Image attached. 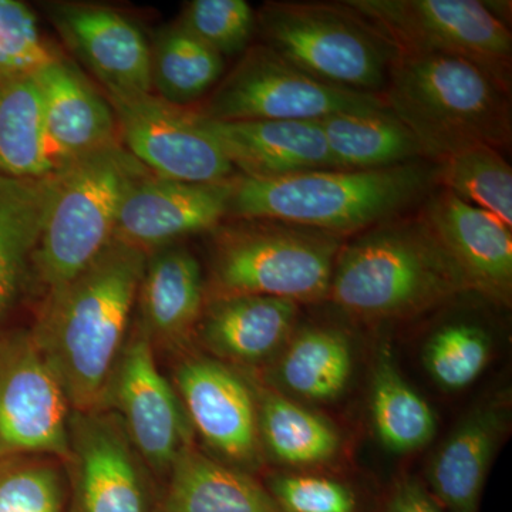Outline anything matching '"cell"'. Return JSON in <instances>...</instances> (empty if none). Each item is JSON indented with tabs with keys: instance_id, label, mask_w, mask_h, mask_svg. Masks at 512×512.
Returning <instances> with one entry per match:
<instances>
[{
	"instance_id": "30",
	"label": "cell",
	"mask_w": 512,
	"mask_h": 512,
	"mask_svg": "<svg viewBox=\"0 0 512 512\" xmlns=\"http://www.w3.org/2000/svg\"><path fill=\"white\" fill-rule=\"evenodd\" d=\"M224 72V57L183 26L165 29L151 52V86L161 99L183 107L201 99Z\"/></svg>"
},
{
	"instance_id": "6",
	"label": "cell",
	"mask_w": 512,
	"mask_h": 512,
	"mask_svg": "<svg viewBox=\"0 0 512 512\" xmlns=\"http://www.w3.org/2000/svg\"><path fill=\"white\" fill-rule=\"evenodd\" d=\"M215 229L208 299L259 295L298 303L328 299L342 237L276 220Z\"/></svg>"
},
{
	"instance_id": "20",
	"label": "cell",
	"mask_w": 512,
	"mask_h": 512,
	"mask_svg": "<svg viewBox=\"0 0 512 512\" xmlns=\"http://www.w3.org/2000/svg\"><path fill=\"white\" fill-rule=\"evenodd\" d=\"M299 305L272 296L208 299L195 339L211 357L234 367L274 359L295 332Z\"/></svg>"
},
{
	"instance_id": "7",
	"label": "cell",
	"mask_w": 512,
	"mask_h": 512,
	"mask_svg": "<svg viewBox=\"0 0 512 512\" xmlns=\"http://www.w3.org/2000/svg\"><path fill=\"white\" fill-rule=\"evenodd\" d=\"M265 46L320 82L379 94L396 47L342 3L269 2L259 12Z\"/></svg>"
},
{
	"instance_id": "27",
	"label": "cell",
	"mask_w": 512,
	"mask_h": 512,
	"mask_svg": "<svg viewBox=\"0 0 512 512\" xmlns=\"http://www.w3.org/2000/svg\"><path fill=\"white\" fill-rule=\"evenodd\" d=\"M318 123L336 170H384L424 157L409 128L387 106L333 114Z\"/></svg>"
},
{
	"instance_id": "1",
	"label": "cell",
	"mask_w": 512,
	"mask_h": 512,
	"mask_svg": "<svg viewBox=\"0 0 512 512\" xmlns=\"http://www.w3.org/2000/svg\"><path fill=\"white\" fill-rule=\"evenodd\" d=\"M147 256L113 239L79 275L47 292L30 330L59 376L73 412L103 409L128 339Z\"/></svg>"
},
{
	"instance_id": "4",
	"label": "cell",
	"mask_w": 512,
	"mask_h": 512,
	"mask_svg": "<svg viewBox=\"0 0 512 512\" xmlns=\"http://www.w3.org/2000/svg\"><path fill=\"white\" fill-rule=\"evenodd\" d=\"M510 93L467 60L397 53L382 97L423 156L440 164L466 148L510 146Z\"/></svg>"
},
{
	"instance_id": "9",
	"label": "cell",
	"mask_w": 512,
	"mask_h": 512,
	"mask_svg": "<svg viewBox=\"0 0 512 512\" xmlns=\"http://www.w3.org/2000/svg\"><path fill=\"white\" fill-rule=\"evenodd\" d=\"M386 107L379 94L320 82L265 45L252 47L198 116L214 121H319L333 114Z\"/></svg>"
},
{
	"instance_id": "25",
	"label": "cell",
	"mask_w": 512,
	"mask_h": 512,
	"mask_svg": "<svg viewBox=\"0 0 512 512\" xmlns=\"http://www.w3.org/2000/svg\"><path fill=\"white\" fill-rule=\"evenodd\" d=\"M274 360V389L305 402H336L352 380V345L338 329L296 330Z\"/></svg>"
},
{
	"instance_id": "5",
	"label": "cell",
	"mask_w": 512,
	"mask_h": 512,
	"mask_svg": "<svg viewBox=\"0 0 512 512\" xmlns=\"http://www.w3.org/2000/svg\"><path fill=\"white\" fill-rule=\"evenodd\" d=\"M151 173L114 143L60 164L33 254L32 271L47 292L79 275L114 237L127 191Z\"/></svg>"
},
{
	"instance_id": "2",
	"label": "cell",
	"mask_w": 512,
	"mask_h": 512,
	"mask_svg": "<svg viewBox=\"0 0 512 512\" xmlns=\"http://www.w3.org/2000/svg\"><path fill=\"white\" fill-rule=\"evenodd\" d=\"M437 167L421 161L384 170H316L232 180L228 217L276 220L345 237L396 220L429 194Z\"/></svg>"
},
{
	"instance_id": "23",
	"label": "cell",
	"mask_w": 512,
	"mask_h": 512,
	"mask_svg": "<svg viewBox=\"0 0 512 512\" xmlns=\"http://www.w3.org/2000/svg\"><path fill=\"white\" fill-rule=\"evenodd\" d=\"M161 512H282L251 473L215 460L194 444L174 461Z\"/></svg>"
},
{
	"instance_id": "22",
	"label": "cell",
	"mask_w": 512,
	"mask_h": 512,
	"mask_svg": "<svg viewBox=\"0 0 512 512\" xmlns=\"http://www.w3.org/2000/svg\"><path fill=\"white\" fill-rule=\"evenodd\" d=\"M57 164L116 143V117L82 74L57 59L35 74Z\"/></svg>"
},
{
	"instance_id": "8",
	"label": "cell",
	"mask_w": 512,
	"mask_h": 512,
	"mask_svg": "<svg viewBox=\"0 0 512 512\" xmlns=\"http://www.w3.org/2000/svg\"><path fill=\"white\" fill-rule=\"evenodd\" d=\"M397 53L458 57L511 89L512 36L477 0H346Z\"/></svg>"
},
{
	"instance_id": "26",
	"label": "cell",
	"mask_w": 512,
	"mask_h": 512,
	"mask_svg": "<svg viewBox=\"0 0 512 512\" xmlns=\"http://www.w3.org/2000/svg\"><path fill=\"white\" fill-rule=\"evenodd\" d=\"M52 174L43 178L0 175V323L32 271L33 254L52 195Z\"/></svg>"
},
{
	"instance_id": "10",
	"label": "cell",
	"mask_w": 512,
	"mask_h": 512,
	"mask_svg": "<svg viewBox=\"0 0 512 512\" xmlns=\"http://www.w3.org/2000/svg\"><path fill=\"white\" fill-rule=\"evenodd\" d=\"M70 406L32 330L0 336V458L69 454Z\"/></svg>"
},
{
	"instance_id": "34",
	"label": "cell",
	"mask_w": 512,
	"mask_h": 512,
	"mask_svg": "<svg viewBox=\"0 0 512 512\" xmlns=\"http://www.w3.org/2000/svg\"><path fill=\"white\" fill-rule=\"evenodd\" d=\"M256 18L245 0H194L180 25L221 57L247 49Z\"/></svg>"
},
{
	"instance_id": "28",
	"label": "cell",
	"mask_w": 512,
	"mask_h": 512,
	"mask_svg": "<svg viewBox=\"0 0 512 512\" xmlns=\"http://www.w3.org/2000/svg\"><path fill=\"white\" fill-rule=\"evenodd\" d=\"M369 406L377 439L392 453H414L436 436V413L403 376L389 343L376 350Z\"/></svg>"
},
{
	"instance_id": "24",
	"label": "cell",
	"mask_w": 512,
	"mask_h": 512,
	"mask_svg": "<svg viewBox=\"0 0 512 512\" xmlns=\"http://www.w3.org/2000/svg\"><path fill=\"white\" fill-rule=\"evenodd\" d=\"M249 382L255 393L264 454L298 471L325 467L339 456L342 437L328 419L254 377Z\"/></svg>"
},
{
	"instance_id": "33",
	"label": "cell",
	"mask_w": 512,
	"mask_h": 512,
	"mask_svg": "<svg viewBox=\"0 0 512 512\" xmlns=\"http://www.w3.org/2000/svg\"><path fill=\"white\" fill-rule=\"evenodd\" d=\"M491 353L493 342L483 328L471 323H448L427 340L423 362L437 386L458 392L483 375Z\"/></svg>"
},
{
	"instance_id": "31",
	"label": "cell",
	"mask_w": 512,
	"mask_h": 512,
	"mask_svg": "<svg viewBox=\"0 0 512 512\" xmlns=\"http://www.w3.org/2000/svg\"><path fill=\"white\" fill-rule=\"evenodd\" d=\"M439 181L443 190L512 227V170L497 148L458 151L439 164Z\"/></svg>"
},
{
	"instance_id": "29",
	"label": "cell",
	"mask_w": 512,
	"mask_h": 512,
	"mask_svg": "<svg viewBox=\"0 0 512 512\" xmlns=\"http://www.w3.org/2000/svg\"><path fill=\"white\" fill-rule=\"evenodd\" d=\"M59 168L35 76H0V175L43 178Z\"/></svg>"
},
{
	"instance_id": "14",
	"label": "cell",
	"mask_w": 512,
	"mask_h": 512,
	"mask_svg": "<svg viewBox=\"0 0 512 512\" xmlns=\"http://www.w3.org/2000/svg\"><path fill=\"white\" fill-rule=\"evenodd\" d=\"M174 387L192 429L229 466L254 473L264 460L249 377L211 356L185 353Z\"/></svg>"
},
{
	"instance_id": "18",
	"label": "cell",
	"mask_w": 512,
	"mask_h": 512,
	"mask_svg": "<svg viewBox=\"0 0 512 512\" xmlns=\"http://www.w3.org/2000/svg\"><path fill=\"white\" fill-rule=\"evenodd\" d=\"M50 16L107 94L151 93V49L133 22L114 10L74 3L52 6Z\"/></svg>"
},
{
	"instance_id": "36",
	"label": "cell",
	"mask_w": 512,
	"mask_h": 512,
	"mask_svg": "<svg viewBox=\"0 0 512 512\" xmlns=\"http://www.w3.org/2000/svg\"><path fill=\"white\" fill-rule=\"evenodd\" d=\"M266 488L282 512H363L362 498L352 485L323 474L276 473Z\"/></svg>"
},
{
	"instance_id": "11",
	"label": "cell",
	"mask_w": 512,
	"mask_h": 512,
	"mask_svg": "<svg viewBox=\"0 0 512 512\" xmlns=\"http://www.w3.org/2000/svg\"><path fill=\"white\" fill-rule=\"evenodd\" d=\"M101 410L120 420L138 456L158 476H167L181 451L194 444L180 396L158 369L140 326L128 336Z\"/></svg>"
},
{
	"instance_id": "32",
	"label": "cell",
	"mask_w": 512,
	"mask_h": 512,
	"mask_svg": "<svg viewBox=\"0 0 512 512\" xmlns=\"http://www.w3.org/2000/svg\"><path fill=\"white\" fill-rule=\"evenodd\" d=\"M62 460L43 454L0 458V512H66Z\"/></svg>"
},
{
	"instance_id": "35",
	"label": "cell",
	"mask_w": 512,
	"mask_h": 512,
	"mask_svg": "<svg viewBox=\"0 0 512 512\" xmlns=\"http://www.w3.org/2000/svg\"><path fill=\"white\" fill-rule=\"evenodd\" d=\"M57 59L40 35L29 6L0 0V76H35Z\"/></svg>"
},
{
	"instance_id": "3",
	"label": "cell",
	"mask_w": 512,
	"mask_h": 512,
	"mask_svg": "<svg viewBox=\"0 0 512 512\" xmlns=\"http://www.w3.org/2000/svg\"><path fill=\"white\" fill-rule=\"evenodd\" d=\"M468 289L421 215L370 228L340 249L328 299L363 322L414 319Z\"/></svg>"
},
{
	"instance_id": "13",
	"label": "cell",
	"mask_w": 512,
	"mask_h": 512,
	"mask_svg": "<svg viewBox=\"0 0 512 512\" xmlns=\"http://www.w3.org/2000/svg\"><path fill=\"white\" fill-rule=\"evenodd\" d=\"M63 464L67 512H150L148 468L113 413L73 412Z\"/></svg>"
},
{
	"instance_id": "16",
	"label": "cell",
	"mask_w": 512,
	"mask_h": 512,
	"mask_svg": "<svg viewBox=\"0 0 512 512\" xmlns=\"http://www.w3.org/2000/svg\"><path fill=\"white\" fill-rule=\"evenodd\" d=\"M421 218L460 272L468 292L497 305H511L510 227L447 190L431 195Z\"/></svg>"
},
{
	"instance_id": "15",
	"label": "cell",
	"mask_w": 512,
	"mask_h": 512,
	"mask_svg": "<svg viewBox=\"0 0 512 512\" xmlns=\"http://www.w3.org/2000/svg\"><path fill=\"white\" fill-rule=\"evenodd\" d=\"M232 180L197 184L148 174L123 198L113 239L148 255L178 239L215 231L228 217Z\"/></svg>"
},
{
	"instance_id": "17",
	"label": "cell",
	"mask_w": 512,
	"mask_h": 512,
	"mask_svg": "<svg viewBox=\"0 0 512 512\" xmlns=\"http://www.w3.org/2000/svg\"><path fill=\"white\" fill-rule=\"evenodd\" d=\"M510 424V396L497 394L473 407L440 444L427 467L426 487L444 511H480L485 481Z\"/></svg>"
},
{
	"instance_id": "19",
	"label": "cell",
	"mask_w": 512,
	"mask_h": 512,
	"mask_svg": "<svg viewBox=\"0 0 512 512\" xmlns=\"http://www.w3.org/2000/svg\"><path fill=\"white\" fill-rule=\"evenodd\" d=\"M200 117L202 127L242 177L255 180L316 170H336L318 121H214Z\"/></svg>"
},
{
	"instance_id": "21",
	"label": "cell",
	"mask_w": 512,
	"mask_h": 512,
	"mask_svg": "<svg viewBox=\"0 0 512 512\" xmlns=\"http://www.w3.org/2000/svg\"><path fill=\"white\" fill-rule=\"evenodd\" d=\"M140 329L153 349L191 345L207 303L200 262L188 249L164 247L147 256L137 295Z\"/></svg>"
},
{
	"instance_id": "37",
	"label": "cell",
	"mask_w": 512,
	"mask_h": 512,
	"mask_svg": "<svg viewBox=\"0 0 512 512\" xmlns=\"http://www.w3.org/2000/svg\"><path fill=\"white\" fill-rule=\"evenodd\" d=\"M380 512H444L426 484L414 477H400L384 498Z\"/></svg>"
},
{
	"instance_id": "12",
	"label": "cell",
	"mask_w": 512,
	"mask_h": 512,
	"mask_svg": "<svg viewBox=\"0 0 512 512\" xmlns=\"http://www.w3.org/2000/svg\"><path fill=\"white\" fill-rule=\"evenodd\" d=\"M107 96L124 148L157 177L197 184L234 178L231 161L195 111L151 93Z\"/></svg>"
}]
</instances>
